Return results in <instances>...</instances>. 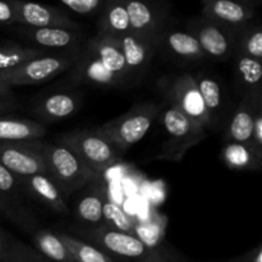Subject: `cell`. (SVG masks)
<instances>
[{"label":"cell","instance_id":"cell-27","mask_svg":"<svg viewBox=\"0 0 262 262\" xmlns=\"http://www.w3.org/2000/svg\"><path fill=\"white\" fill-rule=\"evenodd\" d=\"M234 54H243L256 60H262V28L260 22H255L253 19L237 28Z\"/></svg>","mask_w":262,"mask_h":262},{"label":"cell","instance_id":"cell-21","mask_svg":"<svg viewBox=\"0 0 262 262\" xmlns=\"http://www.w3.org/2000/svg\"><path fill=\"white\" fill-rule=\"evenodd\" d=\"M97 33L113 37L130 33L127 10L123 0H104L99 13Z\"/></svg>","mask_w":262,"mask_h":262},{"label":"cell","instance_id":"cell-7","mask_svg":"<svg viewBox=\"0 0 262 262\" xmlns=\"http://www.w3.org/2000/svg\"><path fill=\"white\" fill-rule=\"evenodd\" d=\"M130 33L160 41L169 27L170 10L165 0H123Z\"/></svg>","mask_w":262,"mask_h":262},{"label":"cell","instance_id":"cell-15","mask_svg":"<svg viewBox=\"0 0 262 262\" xmlns=\"http://www.w3.org/2000/svg\"><path fill=\"white\" fill-rule=\"evenodd\" d=\"M260 101H262V90H255V91L251 90L243 92L242 99L225 130L224 143L237 142L252 146L253 119H255L256 106Z\"/></svg>","mask_w":262,"mask_h":262},{"label":"cell","instance_id":"cell-25","mask_svg":"<svg viewBox=\"0 0 262 262\" xmlns=\"http://www.w3.org/2000/svg\"><path fill=\"white\" fill-rule=\"evenodd\" d=\"M48 53L50 51L42 50L36 46H26L14 41H3L0 42V72L12 71L26 61Z\"/></svg>","mask_w":262,"mask_h":262},{"label":"cell","instance_id":"cell-38","mask_svg":"<svg viewBox=\"0 0 262 262\" xmlns=\"http://www.w3.org/2000/svg\"><path fill=\"white\" fill-rule=\"evenodd\" d=\"M12 89L13 87H10L9 84L5 83V82L0 78V99H14Z\"/></svg>","mask_w":262,"mask_h":262},{"label":"cell","instance_id":"cell-39","mask_svg":"<svg viewBox=\"0 0 262 262\" xmlns=\"http://www.w3.org/2000/svg\"><path fill=\"white\" fill-rule=\"evenodd\" d=\"M238 2L245 3V4L251 5V7H253V8H257V5H260L261 0H238Z\"/></svg>","mask_w":262,"mask_h":262},{"label":"cell","instance_id":"cell-32","mask_svg":"<svg viewBox=\"0 0 262 262\" xmlns=\"http://www.w3.org/2000/svg\"><path fill=\"white\" fill-rule=\"evenodd\" d=\"M66 7L82 15H92L100 13L104 0H60Z\"/></svg>","mask_w":262,"mask_h":262},{"label":"cell","instance_id":"cell-6","mask_svg":"<svg viewBox=\"0 0 262 262\" xmlns=\"http://www.w3.org/2000/svg\"><path fill=\"white\" fill-rule=\"evenodd\" d=\"M59 142L72 148L97 176L114 165L120 158V154L114 146L96 130H74L66 133L59 137Z\"/></svg>","mask_w":262,"mask_h":262},{"label":"cell","instance_id":"cell-34","mask_svg":"<svg viewBox=\"0 0 262 262\" xmlns=\"http://www.w3.org/2000/svg\"><path fill=\"white\" fill-rule=\"evenodd\" d=\"M252 146L258 158L262 159V101L256 106L252 129Z\"/></svg>","mask_w":262,"mask_h":262},{"label":"cell","instance_id":"cell-10","mask_svg":"<svg viewBox=\"0 0 262 262\" xmlns=\"http://www.w3.org/2000/svg\"><path fill=\"white\" fill-rule=\"evenodd\" d=\"M86 235L101 251L109 256H118L129 260H147L155 257L158 253L148 248L137 235L120 232L113 228L101 225L95 229L87 230Z\"/></svg>","mask_w":262,"mask_h":262},{"label":"cell","instance_id":"cell-13","mask_svg":"<svg viewBox=\"0 0 262 262\" xmlns=\"http://www.w3.org/2000/svg\"><path fill=\"white\" fill-rule=\"evenodd\" d=\"M15 32L23 38L35 43L36 48L50 53H59L76 49L82 45V33L79 30L61 27H26L17 26Z\"/></svg>","mask_w":262,"mask_h":262},{"label":"cell","instance_id":"cell-20","mask_svg":"<svg viewBox=\"0 0 262 262\" xmlns=\"http://www.w3.org/2000/svg\"><path fill=\"white\" fill-rule=\"evenodd\" d=\"M45 135V125L37 120L0 117V143L41 140Z\"/></svg>","mask_w":262,"mask_h":262},{"label":"cell","instance_id":"cell-30","mask_svg":"<svg viewBox=\"0 0 262 262\" xmlns=\"http://www.w3.org/2000/svg\"><path fill=\"white\" fill-rule=\"evenodd\" d=\"M59 235L76 262H115L112 256L84 241L66 233H59Z\"/></svg>","mask_w":262,"mask_h":262},{"label":"cell","instance_id":"cell-40","mask_svg":"<svg viewBox=\"0 0 262 262\" xmlns=\"http://www.w3.org/2000/svg\"><path fill=\"white\" fill-rule=\"evenodd\" d=\"M138 262H166V261L164 260L160 255H156L155 257H151V258H147V260H142Z\"/></svg>","mask_w":262,"mask_h":262},{"label":"cell","instance_id":"cell-24","mask_svg":"<svg viewBox=\"0 0 262 262\" xmlns=\"http://www.w3.org/2000/svg\"><path fill=\"white\" fill-rule=\"evenodd\" d=\"M32 239L36 250L50 262H76L59 233L40 229L33 233Z\"/></svg>","mask_w":262,"mask_h":262},{"label":"cell","instance_id":"cell-8","mask_svg":"<svg viewBox=\"0 0 262 262\" xmlns=\"http://www.w3.org/2000/svg\"><path fill=\"white\" fill-rule=\"evenodd\" d=\"M165 95L169 104L177 107L189 120L201 125L205 129L212 127L210 115L194 81V76L191 73L179 74L171 78L165 86Z\"/></svg>","mask_w":262,"mask_h":262},{"label":"cell","instance_id":"cell-23","mask_svg":"<svg viewBox=\"0 0 262 262\" xmlns=\"http://www.w3.org/2000/svg\"><path fill=\"white\" fill-rule=\"evenodd\" d=\"M222 159L233 170H260L262 166V159L258 158L255 148L246 143L225 142Z\"/></svg>","mask_w":262,"mask_h":262},{"label":"cell","instance_id":"cell-14","mask_svg":"<svg viewBox=\"0 0 262 262\" xmlns=\"http://www.w3.org/2000/svg\"><path fill=\"white\" fill-rule=\"evenodd\" d=\"M115 38L124 56L130 79H140L150 66L156 50H159L160 41L135 33H127Z\"/></svg>","mask_w":262,"mask_h":262},{"label":"cell","instance_id":"cell-2","mask_svg":"<svg viewBox=\"0 0 262 262\" xmlns=\"http://www.w3.org/2000/svg\"><path fill=\"white\" fill-rule=\"evenodd\" d=\"M38 151L46 166V173L55 182L63 194L73 193L100 178L72 148L59 141L49 143L40 140Z\"/></svg>","mask_w":262,"mask_h":262},{"label":"cell","instance_id":"cell-26","mask_svg":"<svg viewBox=\"0 0 262 262\" xmlns=\"http://www.w3.org/2000/svg\"><path fill=\"white\" fill-rule=\"evenodd\" d=\"M233 59L235 63V79L242 94L251 90H262V60H256L243 54H234Z\"/></svg>","mask_w":262,"mask_h":262},{"label":"cell","instance_id":"cell-37","mask_svg":"<svg viewBox=\"0 0 262 262\" xmlns=\"http://www.w3.org/2000/svg\"><path fill=\"white\" fill-rule=\"evenodd\" d=\"M18 107V102L15 99H0V114L13 112Z\"/></svg>","mask_w":262,"mask_h":262},{"label":"cell","instance_id":"cell-9","mask_svg":"<svg viewBox=\"0 0 262 262\" xmlns=\"http://www.w3.org/2000/svg\"><path fill=\"white\" fill-rule=\"evenodd\" d=\"M237 28L225 27L199 17L189 22L187 31L197 38L206 58L224 61L234 55Z\"/></svg>","mask_w":262,"mask_h":262},{"label":"cell","instance_id":"cell-1","mask_svg":"<svg viewBox=\"0 0 262 262\" xmlns=\"http://www.w3.org/2000/svg\"><path fill=\"white\" fill-rule=\"evenodd\" d=\"M68 76L71 86L124 87L132 83L117 38L96 33L82 45Z\"/></svg>","mask_w":262,"mask_h":262},{"label":"cell","instance_id":"cell-33","mask_svg":"<svg viewBox=\"0 0 262 262\" xmlns=\"http://www.w3.org/2000/svg\"><path fill=\"white\" fill-rule=\"evenodd\" d=\"M19 187H22L20 179L0 164V193L4 196L8 193H14Z\"/></svg>","mask_w":262,"mask_h":262},{"label":"cell","instance_id":"cell-28","mask_svg":"<svg viewBox=\"0 0 262 262\" xmlns=\"http://www.w3.org/2000/svg\"><path fill=\"white\" fill-rule=\"evenodd\" d=\"M106 200L104 189H91L77 202V216L89 224L102 225V212Z\"/></svg>","mask_w":262,"mask_h":262},{"label":"cell","instance_id":"cell-5","mask_svg":"<svg viewBox=\"0 0 262 262\" xmlns=\"http://www.w3.org/2000/svg\"><path fill=\"white\" fill-rule=\"evenodd\" d=\"M81 48L82 45L72 50L48 53L33 58L12 71L0 72V78L10 87L28 86L50 81L74 66Z\"/></svg>","mask_w":262,"mask_h":262},{"label":"cell","instance_id":"cell-3","mask_svg":"<svg viewBox=\"0 0 262 262\" xmlns=\"http://www.w3.org/2000/svg\"><path fill=\"white\" fill-rule=\"evenodd\" d=\"M161 106L155 102H140L127 113L97 127L96 132L109 141L122 155L140 142L160 115Z\"/></svg>","mask_w":262,"mask_h":262},{"label":"cell","instance_id":"cell-36","mask_svg":"<svg viewBox=\"0 0 262 262\" xmlns=\"http://www.w3.org/2000/svg\"><path fill=\"white\" fill-rule=\"evenodd\" d=\"M0 210H4L7 214L9 216V219L14 220L15 223H18V225H20V227L26 228L25 224L23 223H27L28 224H31L30 220H28V217H26V215H22V212H19L18 210H15L14 207H12L9 205V202H8V200L5 199L4 194L0 193Z\"/></svg>","mask_w":262,"mask_h":262},{"label":"cell","instance_id":"cell-16","mask_svg":"<svg viewBox=\"0 0 262 262\" xmlns=\"http://www.w3.org/2000/svg\"><path fill=\"white\" fill-rule=\"evenodd\" d=\"M201 17L225 27L237 28L255 19L256 8L238 0H202Z\"/></svg>","mask_w":262,"mask_h":262},{"label":"cell","instance_id":"cell-41","mask_svg":"<svg viewBox=\"0 0 262 262\" xmlns=\"http://www.w3.org/2000/svg\"><path fill=\"white\" fill-rule=\"evenodd\" d=\"M229 262H250V261H248V255H245V256H242V257L234 258V260H232Z\"/></svg>","mask_w":262,"mask_h":262},{"label":"cell","instance_id":"cell-12","mask_svg":"<svg viewBox=\"0 0 262 262\" xmlns=\"http://www.w3.org/2000/svg\"><path fill=\"white\" fill-rule=\"evenodd\" d=\"M17 9V26L26 27H61L79 30V25L61 10L50 5L28 0H13Z\"/></svg>","mask_w":262,"mask_h":262},{"label":"cell","instance_id":"cell-29","mask_svg":"<svg viewBox=\"0 0 262 262\" xmlns=\"http://www.w3.org/2000/svg\"><path fill=\"white\" fill-rule=\"evenodd\" d=\"M199 91L201 94L202 100H204L205 107L210 115L211 123L214 124L215 115H217L220 107L223 104V91L219 82L214 77L205 73H199L194 76Z\"/></svg>","mask_w":262,"mask_h":262},{"label":"cell","instance_id":"cell-19","mask_svg":"<svg viewBox=\"0 0 262 262\" xmlns=\"http://www.w3.org/2000/svg\"><path fill=\"white\" fill-rule=\"evenodd\" d=\"M20 184L28 192H31L36 200L42 202L45 206L59 215H68L69 209L64 200L63 192L55 182L48 176V173L35 174V176L20 178Z\"/></svg>","mask_w":262,"mask_h":262},{"label":"cell","instance_id":"cell-18","mask_svg":"<svg viewBox=\"0 0 262 262\" xmlns=\"http://www.w3.org/2000/svg\"><path fill=\"white\" fill-rule=\"evenodd\" d=\"M169 55L181 61H201L206 59L197 38L189 31L171 30L170 27L164 31L160 38V46Z\"/></svg>","mask_w":262,"mask_h":262},{"label":"cell","instance_id":"cell-11","mask_svg":"<svg viewBox=\"0 0 262 262\" xmlns=\"http://www.w3.org/2000/svg\"><path fill=\"white\" fill-rule=\"evenodd\" d=\"M38 141L0 143V164L19 179L46 173V166L38 151Z\"/></svg>","mask_w":262,"mask_h":262},{"label":"cell","instance_id":"cell-35","mask_svg":"<svg viewBox=\"0 0 262 262\" xmlns=\"http://www.w3.org/2000/svg\"><path fill=\"white\" fill-rule=\"evenodd\" d=\"M0 25H17V9L13 0H0Z\"/></svg>","mask_w":262,"mask_h":262},{"label":"cell","instance_id":"cell-17","mask_svg":"<svg viewBox=\"0 0 262 262\" xmlns=\"http://www.w3.org/2000/svg\"><path fill=\"white\" fill-rule=\"evenodd\" d=\"M79 107V100L69 92H55L38 100L33 107V115L40 123H55L68 119Z\"/></svg>","mask_w":262,"mask_h":262},{"label":"cell","instance_id":"cell-22","mask_svg":"<svg viewBox=\"0 0 262 262\" xmlns=\"http://www.w3.org/2000/svg\"><path fill=\"white\" fill-rule=\"evenodd\" d=\"M0 262H50L35 247L0 228Z\"/></svg>","mask_w":262,"mask_h":262},{"label":"cell","instance_id":"cell-4","mask_svg":"<svg viewBox=\"0 0 262 262\" xmlns=\"http://www.w3.org/2000/svg\"><path fill=\"white\" fill-rule=\"evenodd\" d=\"M159 117L161 118V124L165 133V141L159 155L163 160L179 163L187 151L206 138L207 129L189 120L169 102L160 110Z\"/></svg>","mask_w":262,"mask_h":262},{"label":"cell","instance_id":"cell-31","mask_svg":"<svg viewBox=\"0 0 262 262\" xmlns=\"http://www.w3.org/2000/svg\"><path fill=\"white\" fill-rule=\"evenodd\" d=\"M102 225L120 230V232L135 234L136 224L127 212L122 209V206L106 200L104 204V212H102ZM136 235V234H135Z\"/></svg>","mask_w":262,"mask_h":262}]
</instances>
